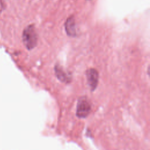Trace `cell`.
I'll list each match as a JSON object with an SVG mask.
<instances>
[{
  "label": "cell",
  "mask_w": 150,
  "mask_h": 150,
  "mask_svg": "<svg viewBox=\"0 0 150 150\" xmlns=\"http://www.w3.org/2000/svg\"><path fill=\"white\" fill-rule=\"evenodd\" d=\"M22 40L23 44L28 50H31L36 46L38 36L33 25H29L24 29Z\"/></svg>",
  "instance_id": "1"
},
{
  "label": "cell",
  "mask_w": 150,
  "mask_h": 150,
  "mask_svg": "<svg viewBox=\"0 0 150 150\" xmlns=\"http://www.w3.org/2000/svg\"><path fill=\"white\" fill-rule=\"evenodd\" d=\"M64 28L68 36L74 37L76 35L75 21L73 16H70L67 19L64 23Z\"/></svg>",
  "instance_id": "5"
},
{
  "label": "cell",
  "mask_w": 150,
  "mask_h": 150,
  "mask_svg": "<svg viewBox=\"0 0 150 150\" xmlns=\"http://www.w3.org/2000/svg\"><path fill=\"white\" fill-rule=\"evenodd\" d=\"M55 75L57 79L63 83H70L71 81V77L67 74L63 68L58 64L55 65L54 67Z\"/></svg>",
  "instance_id": "4"
},
{
  "label": "cell",
  "mask_w": 150,
  "mask_h": 150,
  "mask_svg": "<svg viewBox=\"0 0 150 150\" xmlns=\"http://www.w3.org/2000/svg\"><path fill=\"white\" fill-rule=\"evenodd\" d=\"M91 111V104L88 100L85 97H80L77 102L76 108V115L80 118H86Z\"/></svg>",
  "instance_id": "2"
},
{
  "label": "cell",
  "mask_w": 150,
  "mask_h": 150,
  "mask_svg": "<svg viewBox=\"0 0 150 150\" xmlns=\"http://www.w3.org/2000/svg\"><path fill=\"white\" fill-rule=\"evenodd\" d=\"M86 77L88 85L91 91H94L97 85L98 81V73L94 69H89L86 71Z\"/></svg>",
  "instance_id": "3"
}]
</instances>
